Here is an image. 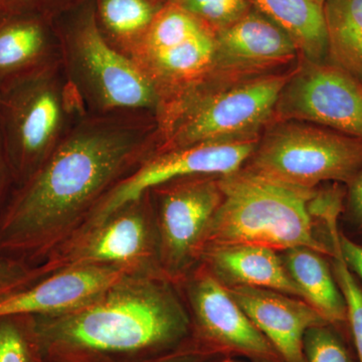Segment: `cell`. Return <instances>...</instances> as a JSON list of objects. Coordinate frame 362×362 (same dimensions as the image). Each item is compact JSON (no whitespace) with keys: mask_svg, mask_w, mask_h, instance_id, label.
<instances>
[{"mask_svg":"<svg viewBox=\"0 0 362 362\" xmlns=\"http://www.w3.org/2000/svg\"><path fill=\"white\" fill-rule=\"evenodd\" d=\"M158 140L151 113L81 116L45 163L14 188L0 214V258L40 265L156 153Z\"/></svg>","mask_w":362,"mask_h":362,"instance_id":"6da1fadb","label":"cell"},{"mask_svg":"<svg viewBox=\"0 0 362 362\" xmlns=\"http://www.w3.org/2000/svg\"><path fill=\"white\" fill-rule=\"evenodd\" d=\"M32 317L45 362H147L192 337L180 286L162 274H130L75 310Z\"/></svg>","mask_w":362,"mask_h":362,"instance_id":"7a4b0ae2","label":"cell"},{"mask_svg":"<svg viewBox=\"0 0 362 362\" xmlns=\"http://www.w3.org/2000/svg\"><path fill=\"white\" fill-rule=\"evenodd\" d=\"M220 182L223 201L207 226L199 256L209 247L255 245L278 252L309 247L330 258L318 188L294 187L244 168L220 176Z\"/></svg>","mask_w":362,"mask_h":362,"instance_id":"3957f363","label":"cell"},{"mask_svg":"<svg viewBox=\"0 0 362 362\" xmlns=\"http://www.w3.org/2000/svg\"><path fill=\"white\" fill-rule=\"evenodd\" d=\"M292 73L255 76L226 86L225 78L211 75L162 105L156 116L159 141L154 154L204 142L257 137L271 122Z\"/></svg>","mask_w":362,"mask_h":362,"instance_id":"277c9868","label":"cell"},{"mask_svg":"<svg viewBox=\"0 0 362 362\" xmlns=\"http://www.w3.org/2000/svg\"><path fill=\"white\" fill-rule=\"evenodd\" d=\"M61 64L86 112H146L157 116L160 99L132 59L114 49L100 32L95 0H84L54 20Z\"/></svg>","mask_w":362,"mask_h":362,"instance_id":"5b68a950","label":"cell"},{"mask_svg":"<svg viewBox=\"0 0 362 362\" xmlns=\"http://www.w3.org/2000/svg\"><path fill=\"white\" fill-rule=\"evenodd\" d=\"M86 113L62 64L0 89V136L16 187L45 163Z\"/></svg>","mask_w":362,"mask_h":362,"instance_id":"8992f818","label":"cell"},{"mask_svg":"<svg viewBox=\"0 0 362 362\" xmlns=\"http://www.w3.org/2000/svg\"><path fill=\"white\" fill-rule=\"evenodd\" d=\"M243 168L307 189L349 185L362 173V139L316 124L276 122Z\"/></svg>","mask_w":362,"mask_h":362,"instance_id":"52a82bcc","label":"cell"},{"mask_svg":"<svg viewBox=\"0 0 362 362\" xmlns=\"http://www.w3.org/2000/svg\"><path fill=\"white\" fill-rule=\"evenodd\" d=\"M89 265L164 275L150 190L71 235L37 266L47 277L63 269Z\"/></svg>","mask_w":362,"mask_h":362,"instance_id":"ba28073f","label":"cell"},{"mask_svg":"<svg viewBox=\"0 0 362 362\" xmlns=\"http://www.w3.org/2000/svg\"><path fill=\"white\" fill-rule=\"evenodd\" d=\"M216 56V33L166 1L131 59L153 85L161 108L211 77Z\"/></svg>","mask_w":362,"mask_h":362,"instance_id":"9c48e42d","label":"cell"},{"mask_svg":"<svg viewBox=\"0 0 362 362\" xmlns=\"http://www.w3.org/2000/svg\"><path fill=\"white\" fill-rule=\"evenodd\" d=\"M149 190L160 269L178 285L199 264L204 233L223 201L220 176H183Z\"/></svg>","mask_w":362,"mask_h":362,"instance_id":"30bf717a","label":"cell"},{"mask_svg":"<svg viewBox=\"0 0 362 362\" xmlns=\"http://www.w3.org/2000/svg\"><path fill=\"white\" fill-rule=\"evenodd\" d=\"M180 286L192 322V339L218 356L282 362L275 349L202 264Z\"/></svg>","mask_w":362,"mask_h":362,"instance_id":"8fae6325","label":"cell"},{"mask_svg":"<svg viewBox=\"0 0 362 362\" xmlns=\"http://www.w3.org/2000/svg\"><path fill=\"white\" fill-rule=\"evenodd\" d=\"M271 121L316 124L362 139V82L331 62L304 59L283 88Z\"/></svg>","mask_w":362,"mask_h":362,"instance_id":"7c38bea8","label":"cell"},{"mask_svg":"<svg viewBox=\"0 0 362 362\" xmlns=\"http://www.w3.org/2000/svg\"><path fill=\"white\" fill-rule=\"evenodd\" d=\"M259 136L204 142L149 157L98 204L78 230L103 220L123 204L166 181L190 175L223 176L243 168L258 146ZM77 230V232H78Z\"/></svg>","mask_w":362,"mask_h":362,"instance_id":"4fadbf2b","label":"cell"},{"mask_svg":"<svg viewBox=\"0 0 362 362\" xmlns=\"http://www.w3.org/2000/svg\"><path fill=\"white\" fill-rule=\"evenodd\" d=\"M134 273L127 269L108 266L63 269L0 299V317L54 316L73 311L89 303L121 279Z\"/></svg>","mask_w":362,"mask_h":362,"instance_id":"5bb4252c","label":"cell"},{"mask_svg":"<svg viewBox=\"0 0 362 362\" xmlns=\"http://www.w3.org/2000/svg\"><path fill=\"white\" fill-rule=\"evenodd\" d=\"M216 71L244 78L293 61L299 51L291 37L254 7L232 25L216 33Z\"/></svg>","mask_w":362,"mask_h":362,"instance_id":"9a60e30c","label":"cell"},{"mask_svg":"<svg viewBox=\"0 0 362 362\" xmlns=\"http://www.w3.org/2000/svg\"><path fill=\"white\" fill-rule=\"evenodd\" d=\"M226 290L271 343L282 362H306L305 333L312 326L328 323L311 305L265 288L235 286Z\"/></svg>","mask_w":362,"mask_h":362,"instance_id":"2e32d148","label":"cell"},{"mask_svg":"<svg viewBox=\"0 0 362 362\" xmlns=\"http://www.w3.org/2000/svg\"><path fill=\"white\" fill-rule=\"evenodd\" d=\"M54 20L37 13H0V89L61 64Z\"/></svg>","mask_w":362,"mask_h":362,"instance_id":"e0dca14e","label":"cell"},{"mask_svg":"<svg viewBox=\"0 0 362 362\" xmlns=\"http://www.w3.org/2000/svg\"><path fill=\"white\" fill-rule=\"evenodd\" d=\"M202 264L225 287L249 286L265 288L304 300L281 255L269 247L255 245L209 247L199 256Z\"/></svg>","mask_w":362,"mask_h":362,"instance_id":"ac0fdd59","label":"cell"},{"mask_svg":"<svg viewBox=\"0 0 362 362\" xmlns=\"http://www.w3.org/2000/svg\"><path fill=\"white\" fill-rule=\"evenodd\" d=\"M280 255L288 273L303 293L305 301L351 340L346 303L333 275L329 259L305 247H292Z\"/></svg>","mask_w":362,"mask_h":362,"instance_id":"d6986e66","label":"cell"},{"mask_svg":"<svg viewBox=\"0 0 362 362\" xmlns=\"http://www.w3.org/2000/svg\"><path fill=\"white\" fill-rule=\"evenodd\" d=\"M255 9L276 23L310 62L328 58L327 35L320 0H250Z\"/></svg>","mask_w":362,"mask_h":362,"instance_id":"ffe728a7","label":"cell"},{"mask_svg":"<svg viewBox=\"0 0 362 362\" xmlns=\"http://www.w3.org/2000/svg\"><path fill=\"white\" fill-rule=\"evenodd\" d=\"M166 1L95 0L100 32L119 52L132 58Z\"/></svg>","mask_w":362,"mask_h":362,"instance_id":"44dd1931","label":"cell"},{"mask_svg":"<svg viewBox=\"0 0 362 362\" xmlns=\"http://www.w3.org/2000/svg\"><path fill=\"white\" fill-rule=\"evenodd\" d=\"M328 58L362 82V0H324Z\"/></svg>","mask_w":362,"mask_h":362,"instance_id":"7402d4cb","label":"cell"},{"mask_svg":"<svg viewBox=\"0 0 362 362\" xmlns=\"http://www.w3.org/2000/svg\"><path fill=\"white\" fill-rule=\"evenodd\" d=\"M327 228L332 250V255L328 259L338 287L346 303L352 346L356 352L357 361L362 362V283L343 259L339 243V221H328Z\"/></svg>","mask_w":362,"mask_h":362,"instance_id":"603a6c76","label":"cell"},{"mask_svg":"<svg viewBox=\"0 0 362 362\" xmlns=\"http://www.w3.org/2000/svg\"><path fill=\"white\" fill-rule=\"evenodd\" d=\"M0 362H42L33 317H0Z\"/></svg>","mask_w":362,"mask_h":362,"instance_id":"cb8c5ba5","label":"cell"},{"mask_svg":"<svg viewBox=\"0 0 362 362\" xmlns=\"http://www.w3.org/2000/svg\"><path fill=\"white\" fill-rule=\"evenodd\" d=\"M351 340L332 324L312 326L303 339L306 362H358L351 349Z\"/></svg>","mask_w":362,"mask_h":362,"instance_id":"d4e9b609","label":"cell"},{"mask_svg":"<svg viewBox=\"0 0 362 362\" xmlns=\"http://www.w3.org/2000/svg\"><path fill=\"white\" fill-rule=\"evenodd\" d=\"M214 33L232 25L252 8L250 0H168Z\"/></svg>","mask_w":362,"mask_h":362,"instance_id":"484cf974","label":"cell"},{"mask_svg":"<svg viewBox=\"0 0 362 362\" xmlns=\"http://www.w3.org/2000/svg\"><path fill=\"white\" fill-rule=\"evenodd\" d=\"M44 278L39 266L0 258V299L20 291Z\"/></svg>","mask_w":362,"mask_h":362,"instance_id":"4316f807","label":"cell"},{"mask_svg":"<svg viewBox=\"0 0 362 362\" xmlns=\"http://www.w3.org/2000/svg\"><path fill=\"white\" fill-rule=\"evenodd\" d=\"M343 235L362 245V173L346 185L344 206L340 216Z\"/></svg>","mask_w":362,"mask_h":362,"instance_id":"83f0119b","label":"cell"},{"mask_svg":"<svg viewBox=\"0 0 362 362\" xmlns=\"http://www.w3.org/2000/svg\"><path fill=\"white\" fill-rule=\"evenodd\" d=\"M84 0H0V13H37L56 18Z\"/></svg>","mask_w":362,"mask_h":362,"instance_id":"f1b7e54d","label":"cell"},{"mask_svg":"<svg viewBox=\"0 0 362 362\" xmlns=\"http://www.w3.org/2000/svg\"><path fill=\"white\" fill-rule=\"evenodd\" d=\"M216 356H218L204 349L190 338L177 349L147 362H209Z\"/></svg>","mask_w":362,"mask_h":362,"instance_id":"f546056e","label":"cell"},{"mask_svg":"<svg viewBox=\"0 0 362 362\" xmlns=\"http://www.w3.org/2000/svg\"><path fill=\"white\" fill-rule=\"evenodd\" d=\"M14 188H16V181L7 159L1 136H0V214L4 211L7 202L11 199Z\"/></svg>","mask_w":362,"mask_h":362,"instance_id":"4dcf8cb0","label":"cell"},{"mask_svg":"<svg viewBox=\"0 0 362 362\" xmlns=\"http://www.w3.org/2000/svg\"><path fill=\"white\" fill-rule=\"evenodd\" d=\"M339 243L345 263L362 283V245L350 240L346 235H343L341 230Z\"/></svg>","mask_w":362,"mask_h":362,"instance_id":"1f68e13d","label":"cell"},{"mask_svg":"<svg viewBox=\"0 0 362 362\" xmlns=\"http://www.w3.org/2000/svg\"><path fill=\"white\" fill-rule=\"evenodd\" d=\"M221 362H235V361H230V359H225V361H221Z\"/></svg>","mask_w":362,"mask_h":362,"instance_id":"d6a6232c","label":"cell"},{"mask_svg":"<svg viewBox=\"0 0 362 362\" xmlns=\"http://www.w3.org/2000/svg\"><path fill=\"white\" fill-rule=\"evenodd\" d=\"M320 1H321V2H323V1H324V0H320Z\"/></svg>","mask_w":362,"mask_h":362,"instance_id":"836d02e7","label":"cell"},{"mask_svg":"<svg viewBox=\"0 0 362 362\" xmlns=\"http://www.w3.org/2000/svg\"><path fill=\"white\" fill-rule=\"evenodd\" d=\"M42 362H45V361H42Z\"/></svg>","mask_w":362,"mask_h":362,"instance_id":"e575fe53","label":"cell"}]
</instances>
